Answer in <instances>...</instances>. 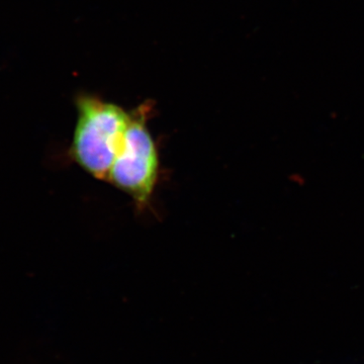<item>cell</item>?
<instances>
[{"label":"cell","mask_w":364,"mask_h":364,"mask_svg":"<svg viewBox=\"0 0 364 364\" xmlns=\"http://www.w3.org/2000/svg\"><path fill=\"white\" fill-rule=\"evenodd\" d=\"M150 109V105H143L131 112L123 147L107 181L131 196L139 205L149 200L158 176L156 146L147 128Z\"/></svg>","instance_id":"2"},{"label":"cell","mask_w":364,"mask_h":364,"mask_svg":"<svg viewBox=\"0 0 364 364\" xmlns=\"http://www.w3.org/2000/svg\"><path fill=\"white\" fill-rule=\"evenodd\" d=\"M78 117L70 154L91 176L109 181V172L124 145L131 114L90 95L76 100Z\"/></svg>","instance_id":"1"}]
</instances>
